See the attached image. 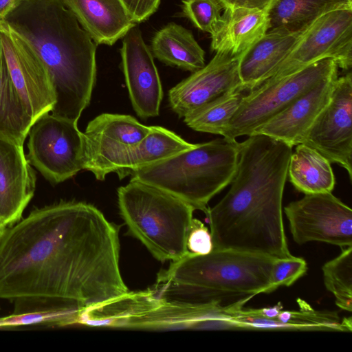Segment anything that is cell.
Masks as SVG:
<instances>
[{
  "instance_id": "16",
  "label": "cell",
  "mask_w": 352,
  "mask_h": 352,
  "mask_svg": "<svg viewBox=\"0 0 352 352\" xmlns=\"http://www.w3.org/2000/svg\"><path fill=\"white\" fill-rule=\"evenodd\" d=\"M122 38L121 67L133 108L143 120L156 117L163 90L154 57L136 25Z\"/></svg>"
},
{
  "instance_id": "31",
  "label": "cell",
  "mask_w": 352,
  "mask_h": 352,
  "mask_svg": "<svg viewBox=\"0 0 352 352\" xmlns=\"http://www.w3.org/2000/svg\"><path fill=\"white\" fill-rule=\"evenodd\" d=\"M223 10L217 0H182L183 15L199 30L211 34Z\"/></svg>"
},
{
  "instance_id": "10",
  "label": "cell",
  "mask_w": 352,
  "mask_h": 352,
  "mask_svg": "<svg viewBox=\"0 0 352 352\" xmlns=\"http://www.w3.org/2000/svg\"><path fill=\"white\" fill-rule=\"evenodd\" d=\"M324 58L333 59L343 70L351 68L352 9L333 10L316 19L265 80H279Z\"/></svg>"
},
{
  "instance_id": "4",
  "label": "cell",
  "mask_w": 352,
  "mask_h": 352,
  "mask_svg": "<svg viewBox=\"0 0 352 352\" xmlns=\"http://www.w3.org/2000/svg\"><path fill=\"white\" fill-rule=\"evenodd\" d=\"M274 260L229 250L204 255L189 252L162 270L151 289L163 297L180 296L179 300L192 303L240 308L254 296L270 293Z\"/></svg>"
},
{
  "instance_id": "37",
  "label": "cell",
  "mask_w": 352,
  "mask_h": 352,
  "mask_svg": "<svg viewBox=\"0 0 352 352\" xmlns=\"http://www.w3.org/2000/svg\"><path fill=\"white\" fill-rule=\"evenodd\" d=\"M282 309V304L278 302L276 305L271 307L258 309V311L261 316L265 318H275Z\"/></svg>"
},
{
  "instance_id": "2",
  "label": "cell",
  "mask_w": 352,
  "mask_h": 352,
  "mask_svg": "<svg viewBox=\"0 0 352 352\" xmlns=\"http://www.w3.org/2000/svg\"><path fill=\"white\" fill-rule=\"evenodd\" d=\"M292 148L259 133L240 142L231 186L206 214L213 250L275 259L292 255L285 233L282 201Z\"/></svg>"
},
{
  "instance_id": "18",
  "label": "cell",
  "mask_w": 352,
  "mask_h": 352,
  "mask_svg": "<svg viewBox=\"0 0 352 352\" xmlns=\"http://www.w3.org/2000/svg\"><path fill=\"white\" fill-rule=\"evenodd\" d=\"M337 78L338 74L325 78L252 134H263L292 146L301 144L316 117L329 102Z\"/></svg>"
},
{
  "instance_id": "30",
  "label": "cell",
  "mask_w": 352,
  "mask_h": 352,
  "mask_svg": "<svg viewBox=\"0 0 352 352\" xmlns=\"http://www.w3.org/2000/svg\"><path fill=\"white\" fill-rule=\"evenodd\" d=\"M326 289L336 298V305L342 310L352 311V246L343 249L336 258L322 267Z\"/></svg>"
},
{
  "instance_id": "14",
  "label": "cell",
  "mask_w": 352,
  "mask_h": 352,
  "mask_svg": "<svg viewBox=\"0 0 352 352\" xmlns=\"http://www.w3.org/2000/svg\"><path fill=\"white\" fill-rule=\"evenodd\" d=\"M0 36L12 82L34 122L55 103L49 73L30 43L1 19Z\"/></svg>"
},
{
  "instance_id": "3",
  "label": "cell",
  "mask_w": 352,
  "mask_h": 352,
  "mask_svg": "<svg viewBox=\"0 0 352 352\" xmlns=\"http://www.w3.org/2000/svg\"><path fill=\"white\" fill-rule=\"evenodd\" d=\"M1 20L46 67L56 99L51 113L78 122L96 83L97 45L61 0H21Z\"/></svg>"
},
{
  "instance_id": "21",
  "label": "cell",
  "mask_w": 352,
  "mask_h": 352,
  "mask_svg": "<svg viewBox=\"0 0 352 352\" xmlns=\"http://www.w3.org/2000/svg\"><path fill=\"white\" fill-rule=\"evenodd\" d=\"M269 27L267 10L224 9L210 34L211 50L215 53L240 55L260 39Z\"/></svg>"
},
{
  "instance_id": "8",
  "label": "cell",
  "mask_w": 352,
  "mask_h": 352,
  "mask_svg": "<svg viewBox=\"0 0 352 352\" xmlns=\"http://www.w3.org/2000/svg\"><path fill=\"white\" fill-rule=\"evenodd\" d=\"M331 58H324L274 81H263L243 96L222 136L230 141L250 135L296 99L325 78L338 74Z\"/></svg>"
},
{
  "instance_id": "13",
  "label": "cell",
  "mask_w": 352,
  "mask_h": 352,
  "mask_svg": "<svg viewBox=\"0 0 352 352\" xmlns=\"http://www.w3.org/2000/svg\"><path fill=\"white\" fill-rule=\"evenodd\" d=\"M151 126L129 115L102 113L91 120L84 134V169L100 181L115 173L124 153L150 131Z\"/></svg>"
},
{
  "instance_id": "34",
  "label": "cell",
  "mask_w": 352,
  "mask_h": 352,
  "mask_svg": "<svg viewBox=\"0 0 352 352\" xmlns=\"http://www.w3.org/2000/svg\"><path fill=\"white\" fill-rule=\"evenodd\" d=\"M131 19L139 23L157 10L161 0H120Z\"/></svg>"
},
{
  "instance_id": "20",
  "label": "cell",
  "mask_w": 352,
  "mask_h": 352,
  "mask_svg": "<svg viewBox=\"0 0 352 352\" xmlns=\"http://www.w3.org/2000/svg\"><path fill=\"white\" fill-rule=\"evenodd\" d=\"M303 32H294L283 28L269 30L243 52L239 60V72L244 89L249 91L268 78L289 55Z\"/></svg>"
},
{
  "instance_id": "33",
  "label": "cell",
  "mask_w": 352,
  "mask_h": 352,
  "mask_svg": "<svg viewBox=\"0 0 352 352\" xmlns=\"http://www.w3.org/2000/svg\"><path fill=\"white\" fill-rule=\"evenodd\" d=\"M187 248L195 254L204 255L213 250L210 232L199 219H192L187 238Z\"/></svg>"
},
{
  "instance_id": "17",
  "label": "cell",
  "mask_w": 352,
  "mask_h": 352,
  "mask_svg": "<svg viewBox=\"0 0 352 352\" xmlns=\"http://www.w3.org/2000/svg\"><path fill=\"white\" fill-rule=\"evenodd\" d=\"M36 181L23 144L0 138V221L8 228L22 218Z\"/></svg>"
},
{
  "instance_id": "9",
  "label": "cell",
  "mask_w": 352,
  "mask_h": 352,
  "mask_svg": "<svg viewBox=\"0 0 352 352\" xmlns=\"http://www.w3.org/2000/svg\"><path fill=\"white\" fill-rule=\"evenodd\" d=\"M27 158L51 183H61L84 169V134L77 122L48 112L30 126Z\"/></svg>"
},
{
  "instance_id": "11",
  "label": "cell",
  "mask_w": 352,
  "mask_h": 352,
  "mask_svg": "<svg viewBox=\"0 0 352 352\" xmlns=\"http://www.w3.org/2000/svg\"><path fill=\"white\" fill-rule=\"evenodd\" d=\"M293 239L352 246V210L331 192L306 194L284 208Z\"/></svg>"
},
{
  "instance_id": "28",
  "label": "cell",
  "mask_w": 352,
  "mask_h": 352,
  "mask_svg": "<svg viewBox=\"0 0 352 352\" xmlns=\"http://www.w3.org/2000/svg\"><path fill=\"white\" fill-rule=\"evenodd\" d=\"M243 90L230 91L190 111L184 117L194 131L222 135L245 95Z\"/></svg>"
},
{
  "instance_id": "26",
  "label": "cell",
  "mask_w": 352,
  "mask_h": 352,
  "mask_svg": "<svg viewBox=\"0 0 352 352\" xmlns=\"http://www.w3.org/2000/svg\"><path fill=\"white\" fill-rule=\"evenodd\" d=\"M32 124L10 76L0 36V138L23 144Z\"/></svg>"
},
{
  "instance_id": "19",
  "label": "cell",
  "mask_w": 352,
  "mask_h": 352,
  "mask_svg": "<svg viewBox=\"0 0 352 352\" xmlns=\"http://www.w3.org/2000/svg\"><path fill=\"white\" fill-rule=\"evenodd\" d=\"M96 45L111 46L136 23L120 0H61Z\"/></svg>"
},
{
  "instance_id": "29",
  "label": "cell",
  "mask_w": 352,
  "mask_h": 352,
  "mask_svg": "<svg viewBox=\"0 0 352 352\" xmlns=\"http://www.w3.org/2000/svg\"><path fill=\"white\" fill-rule=\"evenodd\" d=\"M298 311L281 310L275 318L286 330L351 331V317L342 320L336 312L317 311L305 301L298 299Z\"/></svg>"
},
{
  "instance_id": "1",
  "label": "cell",
  "mask_w": 352,
  "mask_h": 352,
  "mask_svg": "<svg viewBox=\"0 0 352 352\" xmlns=\"http://www.w3.org/2000/svg\"><path fill=\"white\" fill-rule=\"evenodd\" d=\"M119 229L95 206L60 201L32 210L0 239V298L47 299L86 312L129 291Z\"/></svg>"
},
{
  "instance_id": "32",
  "label": "cell",
  "mask_w": 352,
  "mask_h": 352,
  "mask_svg": "<svg viewBox=\"0 0 352 352\" xmlns=\"http://www.w3.org/2000/svg\"><path fill=\"white\" fill-rule=\"evenodd\" d=\"M307 264L304 258L291 255L274 260L272 272L270 292L281 286L289 287L304 276Z\"/></svg>"
},
{
  "instance_id": "38",
  "label": "cell",
  "mask_w": 352,
  "mask_h": 352,
  "mask_svg": "<svg viewBox=\"0 0 352 352\" xmlns=\"http://www.w3.org/2000/svg\"><path fill=\"white\" fill-rule=\"evenodd\" d=\"M8 227L6 226L1 221H0V239L3 237L5 234Z\"/></svg>"
},
{
  "instance_id": "36",
  "label": "cell",
  "mask_w": 352,
  "mask_h": 352,
  "mask_svg": "<svg viewBox=\"0 0 352 352\" xmlns=\"http://www.w3.org/2000/svg\"><path fill=\"white\" fill-rule=\"evenodd\" d=\"M21 0H0V20L14 10Z\"/></svg>"
},
{
  "instance_id": "35",
  "label": "cell",
  "mask_w": 352,
  "mask_h": 352,
  "mask_svg": "<svg viewBox=\"0 0 352 352\" xmlns=\"http://www.w3.org/2000/svg\"><path fill=\"white\" fill-rule=\"evenodd\" d=\"M222 9L248 8L269 11L274 0H217Z\"/></svg>"
},
{
  "instance_id": "12",
  "label": "cell",
  "mask_w": 352,
  "mask_h": 352,
  "mask_svg": "<svg viewBox=\"0 0 352 352\" xmlns=\"http://www.w3.org/2000/svg\"><path fill=\"white\" fill-rule=\"evenodd\" d=\"M301 144L344 168L352 179V74L337 78L328 104L316 117Z\"/></svg>"
},
{
  "instance_id": "15",
  "label": "cell",
  "mask_w": 352,
  "mask_h": 352,
  "mask_svg": "<svg viewBox=\"0 0 352 352\" xmlns=\"http://www.w3.org/2000/svg\"><path fill=\"white\" fill-rule=\"evenodd\" d=\"M241 55L216 52L205 66L168 91L170 109L179 118L230 91H245L239 72Z\"/></svg>"
},
{
  "instance_id": "27",
  "label": "cell",
  "mask_w": 352,
  "mask_h": 352,
  "mask_svg": "<svg viewBox=\"0 0 352 352\" xmlns=\"http://www.w3.org/2000/svg\"><path fill=\"white\" fill-rule=\"evenodd\" d=\"M14 310L0 317V329L25 326L64 327L76 324L77 316L70 309L47 299L14 301Z\"/></svg>"
},
{
  "instance_id": "5",
  "label": "cell",
  "mask_w": 352,
  "mask_h": 352,
  "mask_svg": "<svg viewBox=\"0 0 352 352\" xmlns=\"http://www.w3.org/2000/svg\"><path fill=\"white\" fill-rule=\"evenodd\" d=\"M240 142L215 139L133 173L132 179L159 188L207 213L210 199L232 181Z\"/></svg>"
},
{
  "instance_id": "22",
  "label": "cell",
  "mask_w": 352,
  "mask_h": 352,
  "mask_svg": "<svg viewBox=\"0 0 352 352\" xmlns=\"http://www.w3.org/2000/svg\"><path fill=\"white\" fill-rule=\"evenodd\" d=\"M150 50L163 63L195 72L205 65V52L192 32L181 25L169 23L153 36Z\"/></svg>"
},
{
  "instance_id": "24",
  "label": "cell",
  "mask_w": 352,
  "mask_h": 352,
  "mask_svg": "<svg viewBox=\"0 0 352 352\" xmlns=\"http://www.w3.org/2000/svg\"><path fill=\"white\" fill-rule=\"evenodd\" d=\"M331 164L315 149L299 144L291 155L287 175L295 188L305 195L331 192L336 179Z\"/></svg>"
},
{
  "instance_id": "23",
  "label": "cell",
  "mask_w": 352,
  "mask_h": 352,
  "mask_svg": "<svg viewBox=\"0 0 352 352\" xmlns=\"http://www.w3.org/2000/svg\"><path fill=\"white\" fill-rule=\"evenodd\" d=\"M194 145L168 129L152 126L144 138L124 153L115 173L120 179H122L138 170L189 149Z\"/></svg>"
},
{
  "instance_id": "7",
  "label": "cell",
  "mask_w": 352,
  "mask_h": 352,
  "mask_svg": "<svg viewBox=\"0 0 352 352\" xmlns=\"http://www.w3.org/2000/svg\"><path fill=\"white\" fill-rule=\"evenodd\" d=\"M226 309L156 294L151 289L129 292L90 311L85 325L147 329H222Z\"/></svg>"
},
{
  "instance_id": "25",
  "label": "cell",
  "mask_w": 352,
  "mask_h": 352,
  "mask_svg": "<svg viewBox=\"0 0 352 352\" xmlns=\"http://www.w3.org/2000/svg\"><path fill=\"white\" fill-rule=\"evenodd\" d=\"M340 9H352V0H274L268 11L269 30L303 32L322 15Z\"/></svg>"
},
{
  "instance_id": "6",
  "label": "cell",
  "mask_w": 352,
  "mask_h": 352,
  "mask_svg": "<svg viewBox=\"0 0 352 352\" xmlns=\"http://www.w3.org/2000/svg\"><path fill=\"white\" fill-rule=\"evenodd\" d=\"M120 214L128 234L158 261H175L189 252L187 238L195 209L152 185L131 179L118 189Z\"/></svg>"
}]
</instances>
